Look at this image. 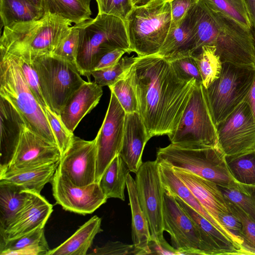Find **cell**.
<instances>
[{
  "instance_id": "cell-14",
  "label": "cell",
  "mask_w": 255,
  "mask_h": 255,
  "mask_svg": "<svg viewBox=\"0 0 255 255\" xmlns=\"http://www.w3.org/2000/svg\"><path fill=\"white\" fill-rule=\"evenodd\" d=\"M126 115V113L116 96L111 92L106 116L95 138L97 150V183H99L110 163L119 154L124 137Z\"/></svg>"
},
{
  "instance_id": "cell-27",
  "label": "cell",
  "mask_w": 255,
  "mask_h": 255,
  "mask_svg": "<svg viewBox=\"0 0 255 255\" xmlns=\"http://www.w3.org/2000/svg\"><path fill=\"white\" fill-rule=\"evenodd\" d=\"M101 219L95 215L81 226L60 246L50 250L48 255H85L95 236L102 232Z\"/></svg>"
},
{
  "instance_id": "cell-17",
  "label": "cell",
  "mask_w": 255,
  "mask_h": 255,
  "mask_svg": "<svg viewBox=\"0 0 255 255\" xmlns=\"http://www.w3.org/2000/svg\"><path fill=\"white\" fill-rule=\"evenodd\" d=\"M173 169L176 175L189 188L202 207L224 230L228 237L237 245L249 249L241 238L228 230L220 221V216L230 213V210L219 186L194 174L177 168Z\"/></svg>"
},
{
  "instance_id": "cell-13",
  "label": "cell",
  "mask_w": 255,
  "mask_h": 255,
  "mask_svg": "<svg viewBox=\"0 0 255 255\" xmlns=\"http://www.w3.org/2000/svg\"><path fill=\"white\" fill-rule=\"evenodd\" d=\"M216 127L218 146L225 155L255 149V119L246 101Z\"/></svg>"
},
{
  "instance_id": "cell-22",
  "label": "cell",
  "mask_w": 255,
  "mask_h": 255,
  "mask_svg": "<svg viewBox=\"0 0 255 255\" xmlns=\"http://www.w3.org/2000/svg\"><path fill=\"white\" fill-rule=\"evenodd\" d=\"M149 140L138 113H126L124 137L119 155L130 172L136 173L142 165L143 151Z\"/></svg>"
},
{
  "instance_id": "cell-46",
  "label": "cell",
  "mask_w": 255,
  "mask_h": 255,
  "mask_svg": "<svg viewBox=\"0 0 255 255\" xmlns=\"http://www.w3.org/2000/svg\"><path fill=\"white\" fill-rule=\"evenodd\" d=\"M171 10L170 29L177 28L185 18L188 10L199 0H169Z\"/></svg>"
},
{
  "instance_id": "cell-52",
  "label": "cell",
  "mask_w": 255,
  "mask_h": 255,
  "mask_svg": "<svg viewBox=\"0 0 255 255\" xmlns=\"http://www.w3.org/2000/svg\"><path fill=\"white\" fill-rule=\"evenodd\" d=\"M133 7L145 5L154 0H130Z\"/></svg>"
},
{
  "instance_id": "cell-50",
  "label": "cell",
  "mask_w": 255,
  "mask_h": 255,
  "mask_svg": "<svg viewBox=\"0 0 255 255\" xmlns=\"http://www.w3.org/2000/svg\"><path fill=\"white\" fill-rule=\"evenodd\" d=\"M244 101H246L249 105L255 119V75L253 83Z\"/></svg>"
},
{
  "instance_id": "cell-34",
  "label": "cell",
  "mask_w": 255,
  "mask_h": 255,
  "mask_svg": "<svg viewBox=\"0 0 255 255\" xmlns=\"http://www.w3.org/2000/svg\"><path fill=\"white\" fill-rule=\"evenodd\" d=\"M229 170L241 183L255 186V149L232 155H225Z\"/></svg>"
},
{
  "instance_id": "cell-29",
  "label": "cell",
  "mask_w": 255,
  "mask_h": 255,
  "mask_svg": "<svg viewBox=\"0 0 255 255\" xmlns=\"http://www.w3.org/2000/svg\"><path fill=\"white\" fill-rule=\"evenodd\" d=\"M158 162L160 177L164 188L173 196L182 200L231 240L215 220L202 207L189 188L176 175L173 168L165 163Z\"/></svg>"
},
{
  "instance_id": "cell-40",
  "label": "cell",
  "mask_w": 255,
  "mask_h": 255,
  "mask_svg": "<svg viewBox=\"0 0 255 255\" xmlns=\"http://www.w3.org/2000/svg\"><path fill=\"white\" fill-rule=\"evenodd\" d=\"M12 55L35 98L44 109L48 108L43 96L39 76L32 59L21 55Z\"/></svg>"
},
{
  "instance_id": "cell-3",
  "label": "cell",
  "mask_w": 255,
  "mask_h": 255,
  "mask_svg": "<svg viewBox=\"0 0 255 255\" xmlns=\"http://www.w3.org/2000/svg\"><path fill=\"white\" fill-rule=\"evenodd\" d=\"M73 26L68 20L50 12L37 20L13 22L3 27L0 49L31 59L53 55Z\"/></svg>"
},
{
  "instance_id": "cell-44",
  "label": "cell",
  "mask_w": 255,
  "mask_h": 255,
  "mask_svg": "<svg viewBox=\"0 0 255 255\" xmlns=\"http://www.w3.org/2000/svg\"><path fill=\"white\" fill-rule=\"evenodd\" d=\"M98 14H107L119 17L125 21L133 8L130 0H96Z\"/></svg>"
},
{
  "instance_id": "cell-1",
  "label": "cell",
  "mask_w": 255,
  "mask_h": 255,
  "mask_svg": "<svg viewBox=\"0 0 255 255\" xmlns=\"http://www.w3.org/2000/svg\"><path fill=\"white\" fill-rule=\"evenodd\" d=\"M138 113L150 139L175 131L197 83L182 78L158 54L137 56L131 68Z\"/></svg>"
},
{
  "instance_id": "cell-30",
  "label": "cell",
  "mask_w": 255,
  "mask_h": 255,
  "mask_svg": "<svg viewBox=\"0 0 255 255\" xmlns=\"http://www.w3.org/2000/svg\"><path fill=\"white\" fill-rule=\"evenodd\" d=\"M50 250L44 235V227L18 238L0 239V255H48Z\"/></svg>"
},
{
  "instance_id": "cell-8",
  "label": "cell",
  "mask_w": 255,
  "mask_h": 255,
  "mask_svg": "<svg viewBox=\"0 0 255 255\" xmlns=\"http://www.w3.org/2000/svg\"><path fill=\"white\" fill-rule=\"evenodd\" d=\"M255 75V67L223 63L219 77L205 88L216 126L244 101Z\"/></svg>"
},
{
  "instance_id": "cell-32",
  "label": "cell",
  "mask_w": 255,
  "mask_h": 255,
  "mask_svg": "<svg viewBox=\"0 0 255 255\" xmlns=\"http://www.w3.org/2000/svg\"><path fill=\"white\" fill-rule=\"evenodd\" d=\"M129 170L122 157L118 155L103 173L99 184L108 199L118 198L125 201V189Z\"/></svg>"
},
{
  "instance_id": "cell-5",
  "label": "cell",
  "mask_w": 255,
  "mask_h": 255,
  "mask_svg": "<svg viewBox=\"0 0 255 255\" xmlns=\"http://www.w3.org/2000/svg\"><path fill=\"white\" fill-rule=\"evenodd\" d=\"M0 53V96L18 111L28 128L57 145L45 111L26 82L13 55L1 49Z\"/></svg>"
},
{
  "instance_id": "cell-11",
  "label": "cell",
  "mask_w": 255,
  "mask_h": 255,
  "mask_svg": "<svg viewBox=\"0 0 255 255\" xmlns=\"http://www.w3.org/2000/svg\"><path fill=\"white\" fill-rule=\"evenodd\" d=\"M156 159L143 162L135 173V185L140 207L147 220L150 241L158 245L166 242L163 237V201L165 188Z\"/></svg>"
},
{
  "instance_id": "cell-15",
  "label": "cell",
  "mask_w": 255,
  "mask_h": 255,
  "mask_svg": "<svg viewBox=\"0 0 255 255\" xmlns=\"http://www.w3.org/2000/svg\"><path fill=\"white\" fill-rule=\"evenodd\" d=\"M51 183L56 204L66 211L84 215L91 214L108 199L99 183L78 186L57 169Z\"/></svg>"
},
{
  "instance_id": "cell-51",
  "label": "cell",
  "mask_w": 255,
  "mask_h": 255,
  "mask_svg": "<svg viewBox=\"0 0 255 255\" xmlns=\"http://www.w3.org/2000/svg\"><path fill=\"white\" fill-rule=\"evenodd\" d=\"M250 11L253 25V35L255 47V0H246Z\"/></svg>"
},
{
  "instance_id": "cell-35",
  "label": "cell",
  "mask_w": 255,
  "mask_h": 255,
  "mask_svg": "<svg viewBox=\"0 0 255 255\" xmlns=\"http://www.w3.org/2000/svg\"><path fill=\"white\" fill-rule=\"evenodd\" d=\"M200 72L202 84L207 88L217 79L221 73L222 62L214 46H203L198 53L193 55Z\"/></svg>"
},
{
  "instance_id": "cell-47",
  "label": "cell",
  "mask_w": 255,
  "mask_h": 255,
  "mask_svg": "<svg viewBox=\"0 0 255 255\" xmlns=\"http://www.w3.org/2000/svg\"><path fill=\"white\" fill-rule=\"evenodd\" d=\"M89 255H136L134 246L120 242H109L94 248Z\"/></svg>"
},
{
  "instance_id": "cell-38",
  "label": "cell",
  "mask_w": 255,
  "mask_h": 255,
  "mask_svg": "<svg viewBox=\"0 0 255 255\" xmlns=\"http://www.w3.org/2000/svg\"><path fill=\"white\" fill-rule=\"evenodd\" d=\"M137 57L133 55L122 57L120 61L110 67L91 72L95 82L101 87L112 86L124 78L129 73Z\"/></svg>"
},
{
  "instance_id": "cell-45",
  "label": "cell",
  "mask_w": 255,
  "mask_h": 255,
  "mask_svg": "<svg viewBox=\"0 0 255 255\" xmlns=\"http://www.w3.org/2000/svg\"><path fill=\"white\" fill-rule=\"evenodd\" d=\"M169 61L182 78L187 80L194 79L197 83L202 84V78L193 55L182 56Z\"/></svg>"
},
{
  "instance_id": "cell-36",
  "label": "cell",
  "mask_w": 255,
  "mask_h": 255,
  "mask_svg": "<svg viewBox=\"0 0 255 255\" xmlns=\"http://www.w3.org/2000/svg\"><path fill=\"white\" fill-rule=\"evenodd\" d=\"M210 7L233 19L243 27L253 30L252 18L246 0H201Z\"/></svg>"
},
{
  "instance_id": "cell-42",
  "label": "cell",
  "mask_w": 255,
  "mask_h": 255,
  "mask_svg": "<svg viewBox=\"0 0 255 255\" xmlns=\"http://www.w3.org/2000/svg\"><path fill=\"white\" fill-rule=\"evenodd\" d=\"M226 201L230 212L238 218L242 223L241 237L245 245L255 253V221L240 207Z\"/></svg>"
},
{
  "instance_id": "cell-19",
  "label": "cell",
  "mask_w": 255,
  "mask_h": 255,
  "mask_svg": "<svg viewBox=\"0 0 255 255\" xmlns=\"http://www.w3.org/2000/svg\"><path fill=\"white\" fill-rule=\"evenodd\" d=\"M26 126L18 111L0 96V171L5 169L11 162Z\"/></svg>"
},
{
  "instance_id": "cell-4",
  "label": "cell",
  "mask_w": 255,
  "mask_h": 255,
  "mask_svg": "<svg viewBox=\"0 0 255 255\" xmlns=\"http://www.w3.org/2000/svg\"><path fill=\"white\" fill-rule=\"evenodd\" d=\"M74 25L79 31L76 66L88 81L94 65L107 52L121 48L131 53L125 22L119 17L97 14L95 18Z\"/></svg>"
},
{
  "instance_id": "cell-7",
  "label": "cell",
  "mask_w": 255,
  "mask_h": 255,
  "mask_svg": "<svg viewBox=\"0 0 255 255\" xmlns=\"http://www.w3.org/2000/svg\"><path fill=\"white\" fill-rule=\"evenodd\" d=\"M130 52L138 56L156 54L170 29L171 10L169 0H154L133 7L125 21Z\"/></svg>"
},
{
  "instance_id": "cell-31",
  "label": "cell",
  "mask_w": 255,
  "mask_h": 255,
  "mask_svg": "<svg viewBox=\"0 0 255 255\" xmlns=\"http://www.w3.org/2000/svg\"><path fill=\"white\" fill-rule=\"evenodd\" d=\"M91 0H40L44 13L60 15L76 25L91 19Z\"/></svg>"
},
{
  "instance_id": "cell-41",
  "label": "cell",
  "mask_w": 255,
  "mask_h": 255,
  "mask_svg": "<svg viewBox=\"0 0 255 255\" xmlns=\"http://www.w3.org/2000/svg\"><path fill=\"white\" fill-rule=\"evenodd\" d=\"M44 110L62 156L71 146L74 135L67 129L60 117L50 109L46 108Z\"/></svg>"
},
{
  "instance_id": "cell-16",
  "label": "cell",
  "mask_w": 255,
  "mask_h": 255,
  "mask_svg": "<svg viewBox=\"0 0 255 255\" xmlns=\"http://www.w3.org/2000/svg\"><path fill=\"white\" fill-rule=\"evenodd\" d=\"M97 160L96 139L86 140L74 135L57 169L74 184L84 186L96 182Z\"/></svg>"
},
{
  "instance_id": "cell-20",
  "label": "cell",
  "mask_w": 255,
  "mask_h": 255,
  "mask_svg": "<svg viewBox=\"0 0 255 255\" xmlns=\"http://www.w3.org/2000/svg\"><path fill=\"white\" fill-rule=\"evenodd\" d=\"M52 211L53 205L40 194L32 192L29 201L14 221L5 230L0 232V239L18 238L44 227Z\"/></svg>"
},
{
  "instance_id": "cell-10",
  "label": "cell",
  "mask_w": 255,
  "mask_h": 255,
  "mask_svg": "<svg viewBox=\"0 0 255 255\" xmlns=\"http://www.w3.org/2000/svg\"><path fill=\"white\" fill-rule=\"evenodd\" d=\"M171 143L219 146L205 88L197 83L175 131L168 135Z\"/></svg>"
},
{
  "instance_id": "cell-26",
  "label": "cell",
  "mask_w": 255,
  "mask_h": 255,
  "mask_svg": "<svg viewBox=\"0 0 255 255\" xmlns=\"http://www.w3.org/2000/svg\"><path fill=\"white\" fill-rule=\"evenodd\" d=\"M195 52V35L188 11L181 24L177 28L169 30L157 54L171 61L182 56L193 55Z\"/></svg>"
},
{
  "instance_id": "cell-28",
  "label": "cell",
  "mask_w": 255,
  "mask_h": 255,
  "mask_svg": "<svg viewBox=\"0 0 255 255\" xmlns=\"http://www.w3.org/2000/svg\"><path fill=\"white\" fill-rule=\"evenodd\" d=\"M32 192L0 182V232L5 230L29 201Z\"/></svg>"
},
{
  "instance_id": "cell-37",
  "label": "cell",
  "mask_w": 255,
  "mask_h": 255,
  "mask_svg": "<svg viewBox=\"0 0 255 255\" xmlns=\"http://www.w3.org/2000/svg\"><path fill=\"white\" fill-rule=\"evenodd\" d=\"M219 186L227 200L240 207L255 221V186L236 181L228 187Z\"/></svg>"
},
{
  "instance_id": "cell-53",
  "label": "cell",
  "mask_w": 255,
  "mask_h": 255,
  "mask_svg": "<svg viewBox=\"0 0 255 255\" xmlns=\"http://www.w3.org/2000/svg\"><path fill=\"white\" fill-rule=\"evenodd\" d=\"M29 0L32 1L34 4H35L40 6V0Z\"/></svg>"
},
{
  "instance_id": "cell-2",
  "label": "cell",
  "mask_w": 255,
  "mask_h": 255,
  "mask_svg": "<svg viewBox=\"0 0 255 255\" xmlns=\"http://www.w3.org/2000/svg\"><path fill=\"white\" fill-rule=\"evenodd\" d=\"M188 13L196 41L194 55L203 46H214L222 63L255 67L253 30L243 27L201 0L189 10Z\"/></svg>"
},
{
  "instance_id": "cell-24",
  "label": "cell",
  "mask_w": 255,
  "mask_h": 255,
  "mask_svg": "<svg viewBox=\"0 0 255 255\" xmlns=\"http://www.w3.org/2000/svg\"><path fill=\"white\" fill-rule=\"evenodd\" d=\"M60 161L0 173V182L16 185L40 194L46 184L51 183Z\"/></svg>"
},
{
  "instance_id": "cell-49",
  "label": "cell",
  "mask_w": 255,
  "mask_h": 255,
  "mask_svg": "<svg viewBox=\"0 0 255 255\" xmlns=\"http://www.w3.org/2000/svg\"><path fill=\"white\" fill-rule=\"evenodd\" d=\"M219 219L225 228L235 235L241 238L242 225L238 218L230 212L221 215Z\"/></svg>"
},
{
  "instance_id": "cell-48",
  "label": "cell",
  "mask_w": 255,
  "mask_h": 255,
  "mask_svg": "<svg viewBox=\"0 0 255 255\" xmlns=\"http://www.w3.org/2000/svg\"><path fill=\"white\" fill-rule=\"evenodd\" d=\"M127 51L123 49L117 48L104 54L95 63L93 70L105 69L114 65Z\"/></svg>"
},
{
  "instance_id": "cell-9",
  "label": "cell",
  "mask_w": 255,
  "mask_h": 255,
  "mask_svg": "<svg viewBox=\"0 0 255 255\" xmlns=\"http://www.w3.org/2000/svg\"><path fill=\"white\" fill-rule=\"evenodd\" d=\"M48 107L58 116L67 101L86 81L77 66L54 55L32 59Z\"/></svg>"
},
{
  "instance_id": "cell-43",
  "label": "cell",
  "mask_w": 255,
  "mask_h": 255,
  "mask_svg": "<svg viewBox=\"0 0 255 255\" xmlns=\"http://www.w3.org/2000/svg\"><path fill=\"white\" fill-rule=\"evenodd\" d=\"M79 43V31L74 25L68 35L61 42L53 55L76 66Z\"/></svg>"
},
{
  "instance_id": "cell-39",
  "label": "cell",
  "mask_w": 255,
  "mask_h": 255,
  "mask_svg": "<svg viewBox=\"0 0 255 255\" xmlns=\"http://www.w3.org/2000/svg\"><path fill=\"white\" fill-rule=\"evenodd\" d=\"M114 93L126 113L138 112L137 101L130 69L123 79L109 87Z\"/></svg>"
},
{
  "instance_id": "cell-33",
  "label": "cell",
  "mask_w": 255,
  "mask_h": 255,
  "mask_svg": "<svg viewBox=\"0 0 255 255\" xmlns=\"http://www.w3.org/2000/svg\"><path fill=\"white\" fill-rule=\"evenodd\" d=\"M44 12L29 0H0V15L3 27L13 22L37 20Z\"/></svg>"
},
{
  "instance_id": "cell-25",
  "label": "cell",
  "mask_w": 255,
  "mask_h": 255,
  "mask_svg": "<svg viewBox=\"0 0 255 255\" xmlns=\"http://www.w3.org/2000/svg\"><path fill=\"white\" fill-rule=\"evenodd\" d=\"M129 205L131 213V237L136 255L150 254L151 235L147 220L138 199L135 180L129 173L127 180Z\"/></svg>"
},
{
  "instance_id": "cell-23",
  "label": "cell",
  "mask_w": 255,
  "mask_h": 255,
  "mask_svg": "<svg viewBox=\"0 0 255 255\" xmlns=\"http://www.w3.org/2000/svg\"><path fill=\"white\" fill-rule=\"evenodd\" d=\"M174 197L181 208L196 224L202 232L205 244L210 255H255V253L252 250L242 248L235 244L182 200L178 197Z\"/></svg>"
},
{
  "instance_id": "cell-6",
  "label": "cell",
  "mask_w": 255,
  "mask_h": 255,
  "mask_svg": "<svg viewBox=\"0 0 255 255\" xmlns=\"http://www.w3.org/2000/svg\"><path fill=\"white\" fill-rule=\"evenodd\" d=\"M156 159L220 186L228 187L236 181L228 167L225 154L219 146L171 143L158 148Z\"/></svg>"
},
{
  "instance_id": "cell-21",
  "label": "cell",
  "mask_w": 255,
  "mask_h": 255,
  "mask_svg": "<svg viewBox=\"0 0 255 255\" xmlns=\"http://www.w3.org/2000/svg\"><path fill=\"white\" fill-rule=\"evenodd\" d=\"M102 87L95 82H86L69 98L59 117L71 133L82 119L99 103Z\"/></svg>"
},
{
  "instance_id": "cell-18",
  "label": "cell",
  "mask_w": 255,
  "mask_h": 255,
  "mask_svg": "<svg viewBox=\"0 0 255 255\" xmlns=\"http://www.w3.org/2000/svg\"><path fill=\"white\" fill-rule=\"evenodd\" d=\"M58 146L46 140L26 126L13 158L0 173L60 161Z\"/></svg>"
},
{
  "instance_id": "cell-12",
  "label": "cell",
  "mask_w": 255,
  "mask_h": 255,
  "mask_svg": "<svg viewBox=\"0 0 255 255\" xmlns=\"http://www.w3.org/2000/svg\"><path fill=\"white\" fill-rule=\"evenodd\" d=\"M163 223L164 231L170 236L172 247L180 255H210L198 226L181 208L176 198L165 189Z\"/></svg>"
}]
</instances>
